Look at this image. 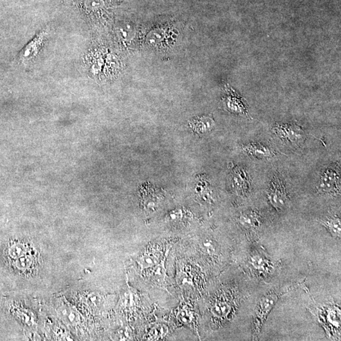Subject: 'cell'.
Here are the masks:
<instances>
[{"instance_id": "obj_19", "label": "cell", "mask_w": 341, "mask_h": 341, "mask_svg": "<svg viewBox=\"0 0 341 341\" xmlns=\"http://www.w3.org/2000/svg\"><path fill=\"white\" fill-rule=\"evenodd\" d=\"M26 251L25 246L21 244H15L10 248L9 256L13 259H17L25 255Z\"/></svg>"}, {"instance_id": "obj_8", "label": "cell", "mask_w": 341, "mask_h": 341, "mask_svg": "<svg viewBox=\"0 0 341 341\" xmlns=\"http://www.w3.org/2000/svg\"><path fill=\"white\" fill-rule=\"evenodd\" d=\"M233 187H235L237 192H240L241 194L248 192L251 185H249L248 174L245 171L242 169H238L233 175Z\"/></svg>"}, {"instance_id": "obj_18", "label": "cell", "mask_w": 341, "mask_h": 341, "mask_svg": "<svg viewBox=\"0 0 341 341\" xmlns=\"http://www.w3.org/2000/svg\"><path fill=\"white\" fill-rule=\"evenodd\" d=\"M229 310V306L226 303L222 302L216 303V304L213 307V309H212V311L214 315L216 316H219V317H222V316L226 315Z\"/></svg>"}, {"instance_id": "obj_23", "label": "cell", "mask_w": 341, "mask_h": 341, "mask_svg": "<svg viewBox=\"0 0 341 341\" xmlns=\"http://www.w3.org/2000/svg\"><path fill=\"white\" fill-rule=\"evenodd\" d=\"M85 6L88 10H96L104 6L103 0H86Z\"/></svg>"}, {"instance_id": "obj_17", "label": "cell", "mask_w": 341, "mask_h": 341, "mask_svg": "<svg viewBox=\"0 0 341 341\" xmlns=\"http://www.w3.org/2000/svg\"><path fill=\"white\" fill-rule=\"evenodd\" d=\"M178 318L182 323L189 325L191 324L194 319V316L191 310L188 308H181L178 312Z\"/></svg>"}, {"instance_id": "obj_1", "label": "cell", "mask_w": 341, "mask_h": 341, "mask_svg": "<svg viewBox=\"0 0 341 341\" xmlns=\"http://www.w3.org/2000/svg\"><path fill=\"white\" fill-rule=\"evenodd\" d=\"M291 289V288H288L286 289L278 290V291L275 290V291L269 292L265 294L260 300L256 311H255L254 321V334H256L257 336L259 334L262 326H264L265 322L266 321L268 314L275 307L279 298L283 296L284 293L289 292Z\"/></svg>"}, {"instance_id": "obj_5", "label": "cell", "mask_w": 341, "mask_h": 341, "mask_svg": "<svg viewBox=\"0 0 341 341\" xmlns=\"http://www.w3.org/2000/svg\"><path fill=\"white\" fill-rule=\"evenodd\" d=\"M48 31L42 30L23 48L19 55L21 62L26 64L36 57L47 38Z\"/></svg>"}, {"instance_id": "obj_24", "label": "cell", "mask_w": 341, "mask_h": 341, "mask_svg": "<svg viewBox=\"0 0 341 341\" xmlns=\"http://www.w3.org/2000/svg\"><path fill=\"white\" fill-rule=\"evenodd\" d=\"M135 294H133V292L128 290L127 292H125L124 296H123V303L125 306L127 307H131V306L135 304Z\"/></svg>"}, {"instance_id": "obj_13", "label": "cell", "mask_w": 341, "mask_h": 341, "mask_svg": "<svg viewBox=\"0 0 341 341\" xmlns=\"http://www.w3.org/2000/svg\"><path fill=\"white\" fill-rule=\"evenodd\" d=\"M194 125L195 130L197 133H203L208 132L213 128L214 122L213 118L209 117H202L195 121Z\"/></svg>"}, {"instance_id": "obj_9", "label": "cell", "mask_w": 341, "mask_h": 341, "mask_svg": "<svg viewBox=\"0 0 341 341\" xmlns=\"http://www.w3.org/2000/svg\"><path fill=\"white\" fill-rule=\"evenodd\" d=\"M161 261L160 253L147 252L142 254L138 259V264L142 271L155 266Z\"/></svg>"}, {"instance_id": "obj_16", "label": "cell", "mask_w": 341, "mask_h": 341, "mask_svg": "<svg viewBox=\"0 0 341 341\" xmlns=\"http://www.w3.org/2000/svg\"><path fill=\"white\" fill-rule=\"evenodd\" d=\"M118 36L123 41H130L135 35V30L130 25H126L121 27L118 29Z\"/></svg>"}, {"instance_id": "obj_20", "label": "cell", "mask_w": 341, "mask_h": 341, "mask_svg": "<svg viewBox=\"0 0 341 341\" xmlns=\"http://www.w3.org/2000/svg\"><path fill=\"white\" fill-rule=\"evenodd\" d=\"M32 260L31 257L24 256L18 258L17 262H16V266L19 269L25 270L31 267L32 265Z\"/></svg>"}, {"instance_id": "obj_21", "label": "cell", "mask_w": 341, "mask_h": 341, "mask_svg": "<svg viewBox=\"0 0 341 341\" xmlns=\"http://www.w3.org/2000/svg\"><path fill=\"white\" fill-rule=\"evenodd\" d=\"M177 281H178V284L180 287H187V286H191L192 284L191 278L187 275L186 272H184L178 273Z\"/></svg>"}, {"instance_id": "obj_2", "label": "cell", "mask_w": 341, "mask_h": 341, "mask_svg": "<svg viewBox=\"0 0 341 341\" xmlns=\"http://www.w3.org/2000/svg\"><path fill=\"white\" fill-rule=\"evenodd\" d=\"M267 198L271 205L278 211L284 210L288 206L289 193L283 178L278 173L275 174L271 180Z\"/></svg>"}, {"instance_id": "obj_10", "label": "cell", "mask_w": 341, "mask_h": 341, "mask_svg": "<svg viewBox=\"0 0 341 341\" xmlns=\"http://www.w3.org/2000/svg\"><path fill=\"white\" fill-rule=\"evenodd\" d=\"M58 316L64 323L70 326H75L79 324L80 320L79 313L71 307H61L58 311Z\"/></svg>"}, {"instance_id": "obj_22", "label": "cell", "mask_w": 341, "mask_h": 341, "mask_svg": "<svg viewBox=\"0 0 341 341\" xmlns=\"http://www.w3.org/2000/svg\"><path fill=\"white\" fill-rule=\"evenodd\" d=\"M202 248L203 252H205L206 254L209 255H214L216 254L217 248L216 243L213 241L206 240L203 241L202 243Z\"/></svg>"}, {"instance_id": "obj_4", "label": "cell", "mask_w": 341, "mask_h": 341, "mask_svg": "<svg viewBox=\"0 0 341 341\" xmlns=\"http://www.w3.org/2000/svg\"><path fill=\"white\" fill-rule=\"evenodd\" d=\"M273 133L287 143L299 145L304 141L305 133L299 126L288 123H276L272 128Z\"/></svg>"}, {"instance_id": "obj_6", "label": "cell", "mask_w": 341, "mask_h": 341, "mask_svg": "<svg viewBox=\"0 0 341 341\" xmlns=\"http://www.w3.org/2000/svg\"><path fill=\"white\" fill-rule=\"evenodd\" d=\"M241 150L244 154L259 160L268 159L273 156L274 152L267 145L260 142H252L243 145Z\"/></svg>"}, {"instance_id": "obj_7", "label": "cell", "mask_w": 341, "mask_h": 341, "mask_svg": "<svg viewBox=\"0 0 341 341\" xmlns=\"http://www.w3.org/2000/svg\"><path fill=\"white\" fill-rule=\"evenodd\" d=\"M165 259L162 262L159 263L155 266L145 270L147 277L148 278L152 283L161 284L165 283L166 277V270L165 265Z\"/></svg>"}, {"instance_id": "obj_12", "label": "cell", "mask_w": 341, "mask_h": 341, "mask_svg": "<svg viewBox=\"0 0 341 341\" xmlns=\"http://www.w3.org/2000/svg\"><path fill=\"white\" fill-rule=\"evenodd\" d=\"M240 222L243 227L248 228V229L259 228L260 224L259 215L254 211L246 212L241 214Z\"/></svg>"}, {"instance_id": "obj_3", "label": "cell", "mask_w": 341, "mask_h": 341, "mask_svg": "<svg viewBox=\"0 0 341 341\" xmlns=\"http://www.w3.org/2000/svg\"><path fill=\"white\" fill-rule=\"evenodd\" d=\"M316 190L322 193H337L340 190L339 166L332 165L322 172L316 185Z\"/></svg>"}, {"instance_id": "obj_11", "label": "cell", "mask_w": 341, "mask_h": 341, "mask_svg": "<svg viewBox=\"0 0 341 341\" xmlns=\"http://www.w3.org/2000/svg\"><path fill=\"white\" fill-rule=\"evenodd\" d=\"M321 223L326 228L333 237L340 238L341 224L339 216H333L326 217L320 221Z\"/></svg>"}, {"instance_id": "obj_14", "label": "cell", "mask_w": 341, "mask_h": 341, "mask_svg": "<svg viewBox=\"0 0 341 341\" xmlns=\"http://www.w3.org/2000/svg\"><path fill=\"white\" fill-rule=\"evenodd\" d=\"M168 332L167 326L164 324H158L153 327L148 334L149 340H159L166 336Z\"/></svg>"}, {"instance_id": "obj_15", "label": "cell", "mask_w": 341, "mask_h": 341, "mask_svg": "<svg viewBox=\"0 0 341 341\" xmlns=\"http://www.w3.org/2000/svg\"><path fill=\"white\" fill-rule=\"evenodd\" d=\"M251 264L256 269L260 271H267L271 267L269 262L265 257L260 255H255L251 258Z\"/></svg>"}, {"instance_id": "obj_25", "label": "cell", "mask_w": 341, "mask_h": 341, "mask_svg": "<svg viewBox=\"0 0 341 341\" xmlns=\"http://www.w3.org/2000/svg\"><path fill=\"white\" fill-rule=\"evenodd\" d=\"M88 301H89V303H90V304L94 305H96L98 304V303L99 302V297L98 296H97L96 294H92L88 297Z\"/></svg>"}]
</instances>
